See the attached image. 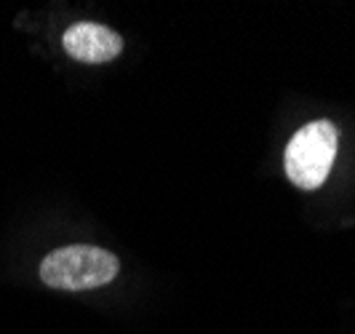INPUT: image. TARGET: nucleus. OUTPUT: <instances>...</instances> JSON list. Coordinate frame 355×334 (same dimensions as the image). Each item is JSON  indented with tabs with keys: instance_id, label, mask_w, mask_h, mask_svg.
I'll list each match as a JSON object with an SVG mask.
<instances>
[{
	"instance_id": "obj_1",
	"label": "nucleus",
	"mask_w": 355,
	"mask_h": 334,
	"mask_svg": "<svg viewBox=\"0 0 355 334\" xmlns=\"http://www.w3.org/2000/svg\"><path fill=\"white\" fill-rule=\"evenodd\" d=\"M121 273V260L102 247L94 244H70L49 251L40 265L37 276L49 289L62 292H91L115 281Z\"/></svg>"
},
{
	"instance_id": "obj_2",
	"label": "nucleus",
	"mask_w": 355,
	"mask_h": 334,
	"mask_svg": "<svg viewBox=\"0 0 355 334\" xmlns=\"http://www.w3.org/2000/svg\"><path fill=\"white\" fill-rule=\"evenodd\" d=\"M337 144L339 131L331 121H313L302 126L286 144L284 166L288 179L302 190L320 187L334 166Z\"/></svg>"
},
{
	"instance_id": "obj_3",
	"label": "nucleus",
	"mask_w": 355,
	"mask_h": 334,
	"mask_svg": "<svg viewBox=\"0 0 355 334\" xmlns=\"http://www.w3.org/2000/svg\"><path fill=\"white\" fill-rule=\"evenodd\" d=\"M62 49L72 56L75 62L83 65H105L118 59L123 51V37L115 30L96 22H78L62 35Z\"/></svg>"
}]
</instances>
